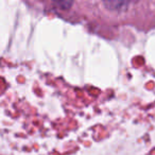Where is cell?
Returning <instances> with one entry per match:
<instances>
[{
    "label": "cell",
    "instance_id": "cell-1",
    "mask_svg": "<svg viewBox=\"0 0 155 155\" xmlns=\"http://www.w3.org/2000/svg\"><path fill=\"white\" fill-rule=\"evenodd\" d=\"M104 5L108 8L110 10H114V11H121V10H125L129 3L127 2H118V1H110V2H104Z\"/></svg>",
    "mask_w": 155,
    "mask_h": 155
}]
</instances>
